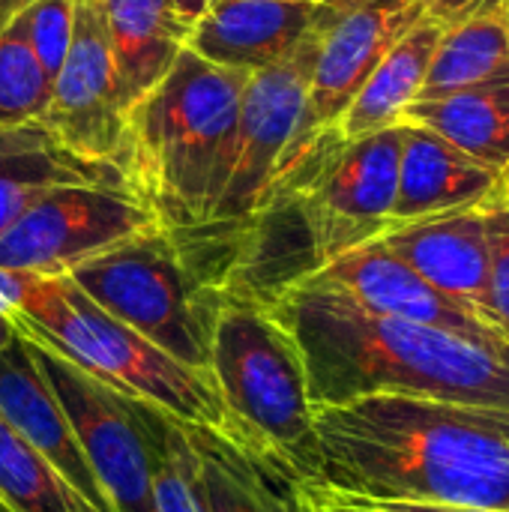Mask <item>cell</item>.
Wrapping results in <instances>:
<instances>
[{"mask_svg":"<svg viewBox=\"0 0 509 512\" xmlns=\"http://www.w3.org/2000/svg\"><path fill=\"white\" fill-rule=\"evenodd\" d=\"M318 480L378 498L509 512V411L411 396L315 408Z\"/></svg>","mask_w":509,"mask_h":512,"instance_id":"6da1fadb","label":"cell"},{"mask_svg":"<svg viewBox=\"0 0 509 512\" xmlns=\"http://www.w3.org/2000/svg\"><path fill=\"white\" fill-rule=\"evenodd\" d=\"M294 336L312 405L411 396L509 411V342L366 312L297 276L264 294Z\"/></svg>","mask_w":509,"mask_h":512,"instance_id":"7a4b0ae2","label":"cell"},{"mask_svg":"<svg viewBox=\"0 0 509 512\" xmlns=\"http://www.w3.org/2000/svg\"><path fill=\"white\" fill-rule=\"evenodd\" d=\"M210 381L222 408L219 435L279 489L318 480L315 405L306 366L270 300L237 282L210 285Z\"/></svg>","mask_w":509,"mask_h":512,"instance_id":"3957f363","label":"cell"},{"mask_svg":"<svg viewBox=\"0 0 509 512\" xmlns=\"http://www.w3.org/2000/svg\"><path fill=\"white\" fill-rule=\"evenodd\" d=\"M249 75L183 48L159 84L126 108L117 171L177 237L207 228L228 180Z\"/></svg>","mask_w":509,"mask_h":512,"instance_id":"277c9868","label":"cell"},{"mask_svg":"<svg viewBox=\"0 0 509 512\" xmlns=\"http://www.w3.org/2000/svg\"><path fill=\"white\" fill-rule=\"evenodd\" d=\"M12 321L24 339L57 351L105 387L153 405L186 426L222 429L219 396L207 375L177 363L141 333L102 312L66 276H36Z\"/></svg>","mask_w":509,"mask_h":512,"instance_id":"5b68a950","label":"cell"},{"mask_svg":"<svg viewBox=\"0 0 509 512\" xmlns=\"http://www.w3.org/2000/svg\"><path fill=\"white\" fill-rule=\"evenodd\" d=\"M102 312L210 378V285L168 228L138 234L66 273Z\"/></svg>","mask_w":509,"mask_h":512,"instance_id":"8992f818","label":"cell"},{"mask_svg":"<svg viewBox=\"0 0 509 512\" xmlns=\"http://www.w3.org/2000/svg\"><path fill=\"white\" fill-rule=\"evenodd\" d=\"M399 156L402 123L354 141L333 132L309 147L285 183L282 204L303 222L312 270L390 231Z\"/></svg>","mask_w":509,"mask_h":512,"instance_id":"52a82bcc","label":"cell"},{"mask_svg":"<svg viewBox=\"0 0 509 512\" xmlns=\"http://www.w3.org/2000/svg\"><path fill=\"white\" fill-rule=\"evenodd\" d=\"M333 9L297 45V51L288 60L249 75L243 87V99H240L228 180L201 234L216 237V240L228 237L240 246L243 237L255 231L279 207L285 156L294 144V135L306 108V93H309L318 45H321L324 27Z\"/></svg>","mask_w":509,"mask_h":512,"instance_id":"ba28073f","label":"cell"},{"mask_svg":"<svg viewBox=\"0 0 509 512\" xmlns=\"http://www.w3.org/2000/svg\"><path fill=\"white\" fill-rule=\"evenodd\" d=\"M156 228H165L159 216L123 183L60 186L0 234V270L57 279Z\"/></svg>","mask_w":509,"mask_h":512,"instance_id":"9c48e42d","label":"cell"},{"mask_svg":"<svg viewBox=\"0 0 509 512\" xmlns=\"http://www.w3.org/2000/svg\"><path fill=\"white\" fill-rule=\"evenodd\" d=\"M30 348L111 512H156L153 465L135 399L105 387L51 348L33 342Z\"/></svg>","mask_w":509,"mask_h":512,"instance_id":"30bf717a","label":"cell"},{"mask_svg":"<svg viewBox=\"0 0 509 512\" xmlns=\"http://www.w3.org/2000/svg\"><path fill=\"white\" fill-rule=\"evenodd\" d=\"M426 15V6L405 3V0H339L312 69L306 108L294 135V144L285 156L282 168V189L285 183L309 153L315 141L324 135H333L342 114L354 102V96L363 90L369 75L378 69V63L387 57V51Z\"/></svg>","mask_w":509,"mask_h":512,"instance_id":"8fae6325","label":"cell"},{"mask_svg":"<svg viewBox=\"0 0 509 512\" xmlns=\"http://www.w3.org/2000/svg\"><path fill=\"white\" fill-rule=\"evenodd\" d=\"M48 132L78 159L117 168L126 135V102L96 0H75L72 42L51 81Z\"/></svg>","mask_w":509,"mask_h":512,"instance_id":"7c38bea8","label":"cell"},{"mask_svg":"<svg viewBox=\"0 0 509 512\" xmlns=\"http://www.w3.org/2000/svg\"><path fill=\"white\" fill-rule=\"evenodd\" d=\"M303 279L384 318L426 324L474 339H504L474 312H468L465 306L453 303L429 282H423L405 261H399L378 240L303 273Z\"/></svg>","mask_w":509,"mask_h":512,"instance_id":"4fadbf2b","label":"cell"},{"mask_svg":"<svg viewBox=\"0 0 509 512\" xmlns=\"http://www.w3.org/2000/svg\"><path fill=\"white\" fill-rule=\"evenodd\" d=\"M336 3L216 0L192 27L186 48L207 63L255 75L288 60Z\"/></svg>","mask_w":509,"mask_h":512,"instance_id":"5bb4252c","label":"cell"},{"mask_svg":"<svg viewBox=\"0 0 509 512\" xmlns=\"http://www.w3.org/2000/svg\"><path fill=\"white\" fill-rule=\"evenodd\" d=\"M0 417L66 480V486L87 507L111 512L66 411L60 408L30 342L21 333L6 351H0Z\"/></svg>","mask_w":509,"mask_h":512,"instance_id":"9a60e30c","label":"cell"},{"mask_svg":"<svg viewBox=\"0 0 509 512\" xmlns=\"http://www.w3.org/2000/svg\"><path fill=\"white\" fill-rule=\"evenodd\" d=\"M504 177L507 174L477 162L435 132L402 123L399 183L390 228L441 213L489 207L504 198Z\"/></svg>","mask_w":509,"mask_h":512,"instance_id":"2e32d148","label":"cell"},{"mask_svg":"<svg viewBox=\"0 0 509 512\" xmlns=\"http://www.w3.org/2000/svg\"><path fill=\"white\" fill-rule=\"evenodd\" d=\"M486 207L441 213L420 222L390 228L378 243H384L399 261H405L423 282L450 297L453 303L486 318V273H489V243H486ZM492 327V324H489ZM495 330V327H492Z\"/></svg>","mask_w":509,"mask_h":512,"instance_id":"e0dca14e","label":"cell"},{"mask_svg":"<svg viewBox=\"0 0 509 512\" xmlns=\"http://www.w3.org/2000/svg\"><path fill=\"white\" fill-rule=\"evenodd\" d=\"M111 42L126 108L165 78L186 48L189 27L171 0H96Z\"/></svg>","mask_w":509,"mask_h":512,"instance_id":"ac0fdd59","label":"cell"},{"mask_svg":"<svg viewBox=\"0 0 509 512\" xmlns=\"http://www.w3.org/2000/svg\"><path fill=\"white\" fill-rule=\"evenodd\" d=\"M447 27H450L447 18L426 9V15L387 51V57L378 63V69L369 75L363 90L342 114L336 126V135L342 141H354L402 123L405 108L423 90L429 63Z\"/></svg>","mask_w":509,"mask_h":512,"instance_id":"d6986e66","label":"cell"},{"mask_svg":"<svg viewBox=\"0 0 509 512\" xmlns=\"http://www.w3.org/2000/svg\"><path fill=\"white\" fill-rule=\"evenodd\" d=\"M402 123L423 126L474 156L477 162L507 174L509 171V72L453 90L447 96L414 99Z\"/></svg>","mask_w":509,"mask_h":512,"instance_id":"ffe728a7","label":"cell"},{"mask_svg":"<svg viewBox=\"0 0 509 512\" xmlns=\"http://www.w3.org/2000/svg\"><path fill=\"white\" fill-rule=\"evenodd\" d=\"M509 72V0H483L441 36L417 99L447 96Z\"/></svg>","mask_w":509,"mask_h":512,"instance_id":"44dd1931","label":"cell"},{"mask_svg":"<svg viewBox=\"0 0 509 512\" xmlns=\"http://www.w3.org/2000/svg\"><path fill=\"white\" fill-rule=\"evenodd\" d=\"M204 512H294L291 498L219 432L189 426Z\"/></svg>","mask_w":509,"mask_h":512,"instance_id":"7402d4cb","label":"cell"},{"mask_svg":"<svg viewBox=\"0 0 509 512\" xmlns=\"http://www.w3.org/2000/svg\"><path fill=\"white\" fill-rule=\"evenodd\" d=\"M135 405L153 465L156 512H204L201 489H198V459H195L189 426L153 405L144 402Z\"/></svg>","mask_w":509,"mask_h":512,"instance_id":"603a6c76","label":"cell"},{"mask_svg":"<svg viewBox=\"0 0 509 512\" xmlns=\"http://www.w3.org/2000/svg\"><path fill=\"white\" fill-rule=\"evenodd\" d=\"M0 504L9 512H96L0 417Z\"/></svg>","mask_w":509,"mask_h":512,"instance_id":"cb8c5ba5","label":"cell"},{"mask_svg":"<svg viewBox=\"0 0 509 512\" xmlns=\"http://www.w3.org/2000/svg\"><path fill=\"white\" fill-rule=\"evenodd\" d=\"M51 102V81L42 72L21 15L0 33V126L42 123Z\"/></svg>","mask_w":509,"mask_h":512,"instance_id":"d4e9b609","label":"cell"},{"mask_svg":"<svg viewBox=\"0 0 509 512\" xmlns=\"http://www.w3.org/2000/svg\"><path fill=\"white\" fill-rule=\"evenodd\" d=\"M72 9H75V0H33L21 12L24 36H27L42 72L48 75V81H54V75L63 66V57L69 51Z\"/></svg>","mask_w":509,"mask_h":512,"instance_id":"484cf974","label":"cell"},{"mask_svg":"<svg viewBox=\"0 0 509 512\" xmlns=\"http://www.w3.org/2000/svg\"><path fill=\"white\" fill-rule=\"evenodd\" d=\"M483 213H486V243H489L486 318L509 342V204L495 201Z\"/></svg>","mask_w":509,"mask_h":512,"instance_id":"4316f807","label":"cell"},{"mask_svg":"<svg viewBox=\"0 0 509 512\" xmlns=\"http://www.w3.org/2000/svg\"><path fill=\"white\" fill-rule=\"evenodd\" d=\"M294 512H489L453 504H420V501H378L348 495L324 483H300L288 492Z\"/></svg>","mask_w":509,"mask_h":512,"instance_id":"83f0119b","label":"cell"},{"mask_svg":"<svg viewBox=\"0 0 509 512\" xmlns=\"http://www.w3.org/2000/svg\"><path fill=\"white\" fill-rule=\"evenodd\" d=\"M33 279L36 276L0 270V351H6L18 339V327L12 321V312L21 306V300H24L27 288L33 285Z\"/></svg>","mask_w":509,"mask_h":512,"instance_id":"f1b7e54d","label":"cell"},{"mask_svg":"<svg viewBox=\"0 0 509 512\" xmlns=\"http://www.w3.org/2000/svg\"><path fill=\"white\" fill-rule=\"evenodd\" d=\"M405 3H417V6H426L429 12L447 18L450 24L459 21L462 15H468L471 9H477L483 0H405Z\"/></svg>","mask_w":509,"mask_h":512,"instance_id":"f546056e","label":"cell"},{"mask_svg":"<svg viewBox=\"0 0 509 512\" xmlns=\"http://www.w3.org/2000/svg\"><path fill=\"white\" fill-rule=\"evenodd\" d=\"M174 3V12H177V18L183 21V27H192L216 0H171Z\"/></svg>","mask_w":509,"mask_h":512,"instance_id":"4dcf8cb0","label":"cell"},{"mask_svg":"<svg viewBox=\"0 0 509 512\" xmlns=\"http://www.w3.org/2000/svg\"><path fill=\"white\" fill-rule=\"evenodd\" d=\"M30 3H33V0H0V33H3V27H9L12 18H18Z\"/></svg>","mask_w":509,"mask_h":512,"instance_id":"1f68e13d","label":"cell"},{"mask_svg":"<svg viewBox=\"0 0 509 512\" xmlns=\"http://www.w3.org/2000/svg\"><path fill=\"white\" fill-rule=\"evenodd\" d=\"M279 3H312V6H327V3H339V0H279Z\"/></svg>","mask_w":509,"mask_h":512,"instance_id":"d6a6232c","label":"cell"},{"mask_svg":"<svg viewBox=\"0 0 509 512\" xmlns=\"http://www.w3.org/2000/svg\"><path fill=\"white\" fill-rule=\"evenodd\" d=\"M504 204H509V171H507V177H504V198H501Z\"/></svg>","mask_w":509,"mask_h":512,"instance_id":"836d02e7","label":"cell"},{"mask_svg":"<svg viewBox=\"0 0 509 512\" xmlns=\"http://www.w3.org/2000/svg\"><path fill=\"white\" fill-rule=\"evenodd\" d=\"M0 512H9V510H6V507H3V504H0Z\"/></svg>","mask_w":509,"mask_h":512,"instance_id":"e575fe53","label":"cell"}]
</instances>
